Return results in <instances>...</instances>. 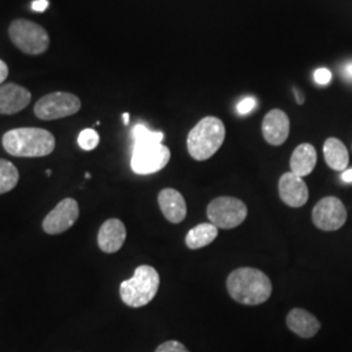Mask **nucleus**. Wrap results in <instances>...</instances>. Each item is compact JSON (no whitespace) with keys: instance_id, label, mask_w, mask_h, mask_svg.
Here are the masks:
<instances>
[{"instance_id":"obj_1","label":"nucleus","mask_w":352,"mask_h":352,"mask_svg":"<svg viewBox=\"0 0 352 352\" xmlns=\"http://www.w3.org/2000/svg\"><path fill=\"white\" fill-rule=\"evenodd\" d=\"M230 296L244 305H258L269 300L273 286L264 272L254 267H240L227 278Z\"/></svg>"},{"instance_id":"obj_2","label":"nucleus","mask_w":352,"mask_h":352,"mask_svg":"<svg viewBox=\"0 0 352 352\" xmlns=\"http://www.w3.org/2000/svg\"><path fill=\"white\" fill-rule=\"evenodd\" d=\"M3 148L13 157H46L55 149L54 135L42 128H14L4 133Z\"/></svg>"},{"instance_id":"obj_3","label":"nucleus","mask_w":352,"mask_h":352,"mask_svg":"<svg viewBox=\"0 0 352 352\" xmlns=\"http://www.w3.org/2000/svg\"><path fill=\"white\" fill-rule=\"evenodd\" d=\"M225 138L226 128L223 122L215 116H206L188 133L189 155L196 161H206L219 151Z\"/></svg>"},{"instance_id":"obj_4","label":"nucleus","mask_w":352,"mask_h":352,"mask_svg":"<svg viewBox=\"0 0 352 352\" xmlns=\"http://www.w3.org/2000/svg\"><path fill=\"white\" fill-rule=\"evenodd\" d=\"M160 274L149 265H141L133 277L122 282L120 298L131 308H141L155 298L160 289Z\"/></svg>"},{"instance_id":"obj_5","label":"nucleus","mask_w":352,"mask_h":352,"mask_svg":"<svg viewBox=\"0 0 352 352\" xmlns=\"http://www.w3.org/2000/svg\"><path fill=\"white\" fill-rule=\"evenodd\" d=\"M8 34L13 45L28 55H41L50 46L47 32L42 26L25 19L14 20L10 25Z\"/></svg>"},{"instance_id":"obj_6","label":"nucleus","mask_w":352,"mask_h":352,"mask_svg":"<svg viewBox=\"0 0 352 352\" xmlns=\"http://www.w3.org/2000/svg\"><path fill=\"white\" fill-rule=\"evenodd\" d=\"M171 151L162 142H138L133 146L131 167L138 175L161 171L170 162Z\"/></svg>"},{"instance_id":"obj_7","label":"nucleus","mask_w":352,"mask_h":352,"mask_svg":"<svg viewBox=\"0 0 352 352\" xmlns=\"http://www.w3.org/2000/svg\"><path fill=\"white\" fill-rule=\"evenodd\" d=\"M248 214L247 205L236 197H217L208 205V218L218 230L240 226Z\"/></svg>"},{"instance_id":"obj_8","label":"nucleus","mask_w":352,"mask_h":352,"mask_svg":"<svg viewBox=\"0 0 352 352\" xmlns=\"http://www.w3.org/2000/svg\"><path fill=\"white\" fill-rule=\"evenodd\" d=\"M81 101L75 94L55 91L42 97L34 106V113L41 120H56L78 113Z\"/></svg>"},{"instance_id":"obj_9","label":"nucleus","mask_w":352,"mask_h":352,"mask_svg":"<svg viewBox=\"0 0 352 352\" xmlns=\"http://www.w3.org/2000/svg\"><path fill=\"white\" fill-rule=\"evenodd\" d=\"M78 214V202L74 199H64L45 217L42 228L49 235L63 234L75 225Z\"/></svg>"},{"instance_id":"obj_10","label":"nucleus","mask_w":352,"mask_h":352,"mask_svg":"<svg viewBox=\"0 0 352 352\" xmlns=\"http://www.w3.org/2000/svg\"><path fill=\"white\" fill-rule=\"evenodd\" d=\"M316 227L322 231H336L347 221V210L337 197H325L316 205L312 213Z\"/></svg>"},{"instance_id":"obj_11","label":"nucleus","mask_w":352,"mask_h":352,"mask_svg":"<svg viewBox=\"0 0 352 352\" xmlns=\"http://www.w3.org/2000/svg\"><path fill=\"white\" fill-rule=\"evenodd\" d=\"M278 188L280 200L291 208H302L308 201L309 192L305 182L291 171L280 176Z\"/></svg>"},{"instance_id":"obj_12","label":"nucleus","mask_w":352,"mask_h":352,"mask_svg":"<svg viewBox=\"0 0 352 352\" xmlns=\"http://www.w3.org/2000/svg\"><path fill=\"white\" fill-rule=\"evenodd\" d=\"M263 135L270 145H282L289 135V119L287 113L278 109L266 113L263 122Z\"/></svg>"},{"instance_id":"obj_13","label":"nucleus","mask_w":352,"mask_h":352,"mask_svg":"<svg viewBox=\"0 0 352 352\" xmlns=\"http://www.w3.org/2000/svg\"><path fill=\"white\" fill-rule=\"evenodd\" d=\"M32 94L28 89L17 84H6L0 87V113L13 115L24 110L30 103Z\"/></svg>"},{"instance_id":"obj_14","label":"nucleus","mask_w":352,"mask_h":352,"mask_svg":"<svg viewBox=\"0 0 352 352\" xmlns=\"http://www.w3.org/2000/svg\"><path fill=\"white\" fill-rule=\"evenodd\" d=\"M126 238V228L124 223L118 219H107L98 231V247L104 253H115L119 251Z\"/></svg>"},{"instance_id":"obj_15","label":"nucleus","mask_w":352,"mask_h":352,"mask_svg":"<svg viewBox=\"0 0 352 352\" xmlns=\"http://www.w3.org/2000/svg\"><path fill=\"white\" fill-rule=\"evenodd\" d=\"M158 204L164 218L171 223H180L187 217V204L180 192L174 188H164L158 195Z\"/></svg>"},{"instance_id":"obj_16","label":"nucleus","mask_w":352,"mask_h":352,"mask_svg":"<svg viewBox=\"0 0 352 352\" xmlns=\"http://www.w3.org/2000/svg\"><path fill=\"white\" fill-rule=\"evenodd\" d=\"M286 324L292 333L302 338H312L321 329L320 321L302 308H294L286 317Z\"/></svg>"},{"instance_id":"obj_17","label":"nucleus","mask_w":352,"mask_h":352,"mask_svg":"<svg viewBox=\"0 0 352 352\" xmlns=\"http://www.w3.org/2000/svg\"><path fill=\"white\" fill-rule=\"evenodd\" d=\"M317 164V153L311 144H302L299 145L291 155V173L295 175L304 176L309 175Z\"/></svg>"},{"instance_id":"obj_18","label":"nucleus","mask_w":352,"mask_h":352,"mask_svg":"<svg viewBox=\"0 0 352 352\" xmlns=\"http://www.w3.org/2000/svg\"><path fill=\"white\" fill-rule=\"evenodd\" d=\"M324 155L327 166L336 171H342L349 164V151L338 139L330 138L324 144Z\"/></svg>"},{"instance_id":"obj_19","label":"nucleus","mask_w":352,"mask_h":352,"mask_svg":"<svg viewBox=\"0 0 352 352\" xmlns=\"http://www.w3.org/2000/svg\"><path fill=\"white\" fill-rule=\"evenodd\" d=\"M218 236V228L213 223H201L189 230L186 236V244L189 250H200L212 244Z\"/></svg>"},{"instance_id":"obj_20","label":"nucleus","mask_w":352,"mask_h":352,"mask_svg":"<svg viewBox=\"0 0 352 352\" xmlns=\"http://www.w3.org/2000/svg\"><path fill=\"white\" fill-rule=\"evenodd\" d=\"M19 179L20 175L16 166L10 161L0 160V195L11 192L17 186Z\"/></svg>"},{"instance_id":"obj_21","label":"nucleus","mask_w":352,"mask_h":352,"mask_svg":"<svg viewBox=\"0 0 352 352\" xmlns=\"http://www.w3.org/2000/svg\"><path fill=\"white\" fill-rule=\"evenodd\" d=\"M132 136L135 144L138 142H162L164 133L162 132H153L149 128L142 124H138L132 131Z\"/></svg>"},{"instance_id":"obj_22","label":"nucleus","mask_w":352,"mask_h":352,"mask_svg":"<svg viewBox=\"0 0 352 352\" xmlns=\"http://www.w3.org/2000/svg\"><path fill=\"white\" fill-rule=\"evenodd\" d=\"M77 142H78V146H80L82 151H93V149H96V148L98 146V144H100V135H98L94 129L87 128V129H84V131L78 135Z\"/></svg>"},{"instance_id":"obj_23","label":"nucleus","mask_w":352,"mask_h":352,"mask_svg":"<svg viewBox=\"0 0 352 352\" xmlns=\"http://www.w3.org/2000/svg\"><path fill=\"white\" fill-rule=\"evenodd\" d=\"M155 352H189L187 347L177 340H167L157 347Z\"/></svg>"},{"instance_id":"obj_24","label":"nucleus","mask_w":352,"mask_h":352,"mask_svg":"<svg viewBox=\"0 0 352 352\" xmlns=\"http://www.w3.org/2000/svg\"><path fill=\"white\" fill-rule=\"evenodd\" d=\"M315 81L318 85H327L331 81V72L327 68H318L315 72Z\"/></svg>"},{"instance_id":"obj_25","label":"nucleus","mask_w":352,"mask_h":352,"mask_svg":"<svg viewBox=\"0 0 352 352\" xmlns=\"http://www.w3.org/2000/svg\"><path fill=\"white\" fill-rule=\"evenodd\" d=\"M254 107H256V100L253 97H247L243 101L239 102L238 113L240 115H247V113H251Z\"/></svg>"},{"instance_id":"obj_26","label":"nucleus","mask_w":352,"mask_h":352,"mask_svg":"<svg viewBox=\"0 0 352 352\" xmlns=\"http://www.w3.org/2000/svg\"><path fill=\"white\" fill-rule=\"evenodd\" d=\"M49 6H50L49 0H36V1H33L32 8L36 12H45L49 8Z\"/></svg>"},{"instance_id":"obj_27","label":"nucleus","mask_w":352,"mask_h":352,"mask_svg":"<svg viewBox=\"0 0 352 352\" xmlns=\"http://www.w3.org/2000/svg\"><path fill=\"white\" fill-rule=\"evenodd\" d=\"M8 74H10V71H8V65L6 64V62L0 60V84H1V82H4V81L7 80Z\"/></svg>"},{"instance_id":"obj_28","label":"nucleus","mask_w":352,"mask_h":352,"mask_svg":"<svg viewBox=\"0 0 352 352\" xmlns=\"http://www.w3.org/2000/svg\"><path fill=\"white\" fill-rule=\"evenodd\" d=\"M343 76L346 77V78H349V80H352V62H349V63L344 64V67H343Z\"/></svg>"},{"instance_id":"obj_29","label":"nucleus","mask_w":352,"mask_h":352,"mask_svg":"<svg viewBox=\"0 0 352 352\" xmlns=\"http://www.w3.org/2000/svg\"><path fill=\"white\" fill-rule=\"evenodd\" d=\"M342 180H343L344 183H352V168L344 171V173L342 174Z\"/></svg>"},{"instance_id":"obj_30","label":"nucleus","mask_w":352,"mask_h":352,"mask_svg":"<svg viewBox=\"0 0 352 352\" xmlns=\"http://www.w3.org/2000/svg\"><path fill=\"white\" fill-rule=\"evenodd\" d=\"M295 94H296V98H298V103H299V104H302V102H304V98L300 96V91L295 90Z\"/></svg>"},{"instance_id":"obj_31","label":"nucleus","mask_w":352,"mask_h":352,"mask_svg":"<svg viewBox=\"0 0 352 352\" xmlns=\"http://www.w3.org/2000/svg\"><path fill=\"white\" fill-rule=\"evenodd\" d=\"M123 120H124V124H126V126L129 124V113H123Z\"/></svg>"},{"instance_id":"obj_32","label":"nucleus","mask_w":352,"mask_h":352,"mask_svg":"<svg viewBox=\"0 0 352 352\" xmlns=\"http://www.w3.org/2000/svg\"><path fill=\"white\" fill-rule=\"evenodd\" d=\"M51 174H52V173H51V170H47V171H46V175L50 176Z\"/></svg>"}]
</instances>
